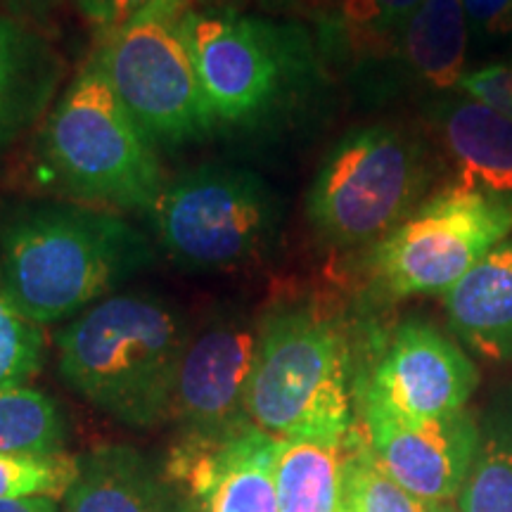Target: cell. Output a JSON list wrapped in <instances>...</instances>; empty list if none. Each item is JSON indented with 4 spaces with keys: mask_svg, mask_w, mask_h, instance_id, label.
<instances>
[{
    "mask_svg": "<svg viewBox=\"0 0 512 512\" xmlns=\"http://www.w3.org/2000/svg\"><path fill=\"white\" fill-rule=\"evenodd\" d=\"M339 512H347V510H342V508H339Z\"/></svg>",
    "mask_w": 512,
    "mask_h": 512,
    "instance_id": "e575fe53",
    "label": "cell"
},
{
    "mask_svg": "<svg viewBox=\"0 0 512 512\" xmlns=\"http://www.w3.org/2000/svg\"><path fill=\"white\" fill-rule=\"evenodd\" d=\"M31 176L43 190L114 211H150L166 183L157 145L93 60L38 128Z\"/></svg>",
    "mask_w": 512,
    "mask_h": 512,
    "instance_id": "277c9868",
    "label": "cell"
},
{
    "mask_svg": "<svg viewBox=\"0 0 512 512\" xmlns=\"http://www.w3.org/2000/svg\"><path fill=\"white\" fill-rule=\"evenodd\" d=\"M0 512H57L53 498H24V501H0Z\"/></svg>",
    "mask_w": 512,
    "mask_h": 512,
    "instance_id": "4dcf8cb0",
    "label": "cell"
},
{
    "mask_svg": "<svg viewBox=\"0 0 512 512\" xmlns=\"http://www.w3.org/2000/svg\"><path fill=\"white\" fill-rule=\"evenodd\" d=\"M12 12V17H41L53 8L57 0H0Z\"/></svg>",
    "mask_w": 512,
    "mask_h": 512,
    "instance_id": "f546056e",
    "label": "cell"
},
{
    "mask_svg": "<svg viewBox=\"0 0 512 512\" xmlns=\"http://www.w3.org/2000/svg\"><path fill=\"white\" fill-rule=\"evenodd\" d=\"M349 434L337 441L278 439L275 486L280 512H339Z\"/></svg>",
    "mask_w": 512,
    "mask_h": 512,
    "instance_id": "d6986e66",
    "label": "cell"
},
{
    "mask_svg": "<svg viewBox=\"0 0 512 512\" xmlns=\"http://www.w3.org/2000/svg\"><path fill=\"white\" fill-rule=\"evenodd\" d=\"M467 22L463 0H422L408 19L394 57L422 86L434 91L458 88L465 74Z\"/></svg>",
    "mask_w": 512,
    "mask_h": 512,
    "instance_id": "ac0fdd59",
    "label": "cell"
},
{
    "mask_svg": "<svg viewBox=\"0 0 512 512\" xmlns=\"http://www.w3.org/2000/svg\"><path fill=\"white\" fill-rule=\"evenodd\" d=\"M249 0H192V8L202 12H245Z\"/></svg>",
    "mask_w": 512,
    "mask_h": 512,
    "instance_id": "1f68e13d",
    "label": "cell"
},
{
    "mask_svg": "<svg viewBox=\"0 0 512 512\" xmlns=\"http://www.w3.org/2000/svg\"><path fill=\"white\" fill-rule=\"evenodd\" d=\"M181 29L216 131H273L323 83V50L297 19L190 8Z\"/></svg>",
    "mask_w": 512,
    "mask_h": 512,
    "instance_id": "7a4b0ae2",
    "label": "cell"
},
{
    "mask_svg": "<svg viewBox=\"0 0 512 512\" xmlns=\"http://www.w3.org/2000/svg\"><path fill=\"white\" fill-rule=\"evenodd\" d=\"M256 349L259 323L240 318L219 320L190 339L171 408L185 439H223L252 422L247 394Z\"/></svg>",
    "mask_w": 512,
    "mask_h": 512,
    "instance_id": "8fae6325",
    "label": "cell"
},
{
    "mask_svg": "<svg viewBox=\"0 0 512 512\" xmlns=\"http://www.w3.org/2000/svg\"><path fill=\"white\" fill-rule=\"evenodd\" d=\"M430 181V152L413 131L392 124L351 128L313 176L306 219L332 249L375 245L425 202Z\"/></svg>",
    "mask_w": 512,
    "mask_h": 512,
    "instance_id": "8992f818",
    "label": "cell"
},
{
    "mask_svg": "<svg viewBox=\"0 0 512 512\" xmlns=\"http://www.w3.org/2000/svg\"><path fill=\"white\" fill-rule=\"evenodd\" d=\"M147 214L171 259L200 271H226L252 264L273 247L283 200L252 169L202 164L166 178Z\"/></svg>",
    "mask_w": 512,
    "mask_h": 512,
    "instance_id": "52a82bcc",
    "label": "cell"
},
{
    "mask_svg": "<svg viewBox=\"0 0 512 512\" xmlns=\"http://www.w3.org/2000/svg\"><path fill=\"white\" fill-rule=\"evenodd\" d=\"M479 373L458 344L432 325L411 320L396 328L361 387L363 418L432 420L465 411Z\"/></svg>",
    "mask_w": 512,
    "mask_h": 512,
    "instance_id": "30bf717a",
    "label": "cell"
},
{
    "mask_svg": "<svg viewBox=\"0 0 512 512\" xmlns=\"http://www.w3.org/2000/svg\"><path fill=\"white\" fill-rule=\"evenodd\" d=\"M458 88L467 98L512 119V60L491 62L475 72H465Z\"/></svg>",
    "mask_w": 512,
    "mask_h": 512,
    "instance_id": "4316f807",
    "label": "cell"
},
{
    "mask_svg": "<svg viewBox=\"0 0 512 512\" xmlns=\"http://www.w3.org/2000/svg\"><path fill=\"white\" fill-rule=\"evenodd\" d=\"M64 64L19 17H0V155L43 124L55 105Z\"/></svg>",
    "mask_w": 512,
    "mask_h": 512,
    "instance_id": "5bb4252c",
    "label": "cell"
},
{
    "mask_svg": "<svg viewBox=\"0 0 512 512\" xmlns=\"http://www.w3.org/2000/svg\"><path fill=\"white\" fill-rule=\"evenodd\" d=\"M278 439L249 425L223 439H185L171 477L190 512H280L275 486Z\"/></svg>",
    "mask_w": 512,
    "mask_h": 512,
    "instance_id": "7c38bea8",
    "label": "cell"
},
{
    "mask_svg": "<svg viewBox=\"0 0 512 512\" xmlns=\"http://www.w3.org/2000/svg\"><path fill=\"white\" fill-rule=\"evenodd\" d=\"M427 512H460V510H453V508H448V505L439 503V505H430V510Z\"/></svg>",
    "mask_w": 512,
    "mask_h": 512,
    "instance_id": "d6a6232c",
    "label": "cell"
},
{
    "mask_svg": "<svg viewBox=\"0 0 512 512\" xmlns=\"http://www.w3.org/2000/svg\"><path fill=\"white\" fill-rule=\"evenodd\" d=\"M188 328L174 306L145 292L102 299L57 335L62 380L98 411L131 427L171 418Z\"/></svg>",
    "mask_w": 512,
    "mask_h": 512,
    "instance_id": "3957f363",
    "label": "cell"
},
{
    "mask_svg": "<svg viewBox=\"0 0 512 512\" xmlns=\"http://www.w3.org/2000/svg\"><path fill=\"white\" fill-rule=\"evenodd\" d=\"M337 3V0H325V5H323V12H320V15H325V12H328L330 8H332V5H335ZM318 15V17H320Z\"/></svg>",
    "mask_w": 512,
    "mask_h": 512,
    "instance_id": "836d02e7",
    "label": "cell"
},
{
    "mask_svg": "<svg viewBox=\"0 0 512 512\" xmlns=\"http://www.w3.org/2000/svg\"><path fill=\"white\" fill-rule=\"evenodd\" d=\"M510 233V202L453 183L375 242L370 271L392 299L446 294Z\"/></svg>",
    "mask_w": 512,
    "mask_h": 512,
    "instance_id": "ba28073f",
    "label": "cell"
},
{
    "mask_svg": "<svg viewBox=\"0 0 512 512\" xmlns=\"http://www.w3.org/2000/svg\"><path fill=\"white\" fill-rule=\"evenodd\" d=\"M183 15H150L100 36L91 57L145 136L164 147L200 143L216 131L181 29Z\"/></svg>",
    "mask_w": 512,
    "mask_h": 512,
    "instance_id": "9c48e42d",
    "label": "cell"
},
{
    "mask_svg": "<svg viewBox=\"0 0 512 512\" xmlns=\"http://www.w3.org/2000/svg\"><path fill=\"white\" fill-rule=\"evenodd\" d=\"M458 496L460 512H512V434L482 441Z\"/></svg>",
    "mask_w": 512,
    "mask_h": 512,
    "instance_id": "d4e9b609",
    "label": "cell"
},
{
    "mask_svg": "<svg viewBox=\"0 0 512 512\" xmlns=\"http://www.w3.org/2000/svg\"><path fill=\"white\" fill-rule=\"evenodd\" d=\"M76 8L100 36H107L150 15H183L192 0H76Z\"/></svg>",
    "mask_w": 512,
    "mask_h": 512,
    "instance_id": "484cf974",
    "label": "cell"
},
{
    "mask_svg": "<svg viewBox=\"0 0 512 512\" xmlns=\"http://www.w3.org/2000/svg\"><path fill=\"white\" fill-rule=\"evenodd\" d=\"M67 439V422L60 406L38 389H0V453L60 456Z\"/></svg>",
    "mask_w": 512,
    "mask_h": 512,
    "instance_id": "44dd1931",
    "label": "cell"
},
{
    "mask_svg": "<svg viewBox=\"0 0 512 512\" xmlns=\"http://www.w3.org/2000/svg\"><path fill=\"white\" fill-rule=\"evenodd\" d=\"M342 510L347 512H427L430 503L408 494L377 463L368 434L356 427L349 434V453L344 463Z\"/></svg>",
    "mask_w": 512,
    "mask_h": 512,
    "instance_id": "7402d4cb",
    "label": "cell"
},
{
    "mask_svg": "<svg viewBox=\"0 0 512 512\" xmlns=\"http://www.w3.org/2000/svg\"><path fill=\"white\" fill-rule=\"evenodd\" d=\"M422 0H337L320 15L318 46L323 55L380 60L396 53L408 19Z\"/></svg>",
    "mask_w": 512,
    "mask_h": 512,
    "instance_id": "ffe728a7",
    "label": "cell"
},
{
    "mask_svg": "<svg viewBox=\"0 0 512 512\" xmlns=\"http://www.w3.org/2000/svg\"><path fill=\"white\" fill-rule=\"evenodd\" d=\"M43 328L27 318L0 275V389L22 387L43 366Z\"/></svg>",
    "mask_w": 512,
    "mask_h": 512,
    "instance_id": "cb8c5ba5",
    "label": "cell"
},
{
    "mask_svg": "<svg viewBox=\"0 0 512 512\" xmlns=\"http://www.w3.org/2000/svg\"><path fill=\"white\" fill-rule=\"evenodd\" d=\"M349 344L316 304H280L259 320L247 394L252 425L275 439H344L351 420Z\"/></svg>",
    "mask_w": 512,
    "mask_h": 512,
    "instance_id": "5b68a950",
    "label": "cell"
},
{
    "mask_svg": "<svg viewBox=\"0 0 512 512\" xmlns=\"http://www.w3.org/2000/svg\"><path fill=\"white\" fill-rule=\"evenodd\" d=\"M432 126L456 169V185L512 204V119L458 95L439 102Z\"/></svg>",
    "mask_w": 512,
    "mask_h": 512,
    "instance_id": "9a60e30c",
    "label": "cell"
},
{
    "mask_svg": "<svg viewBox=\"0 0 512 512\" xmlns=\"http://www.w3.org/2000/svg\"><path fill=\"white\" fill-rule=\"evenodd\" d=\"M377 463L422 503L460 494L482 448L475 418L460 411L432 420L363 418Z\"/></svg>",
    "mask_w": 512,
    "mask_h": 512,
    "instance_id": "4fadbf2b",
    "label": "cell"
},
{
    "mask_svg": "<svg viewBox=\"0 0 512 512\" xmlns=\"http://www.w3.org/2000/svg\"><path fill=\"white\" fill-rule=\"evenodd\" d=\"M448 323L479 356L512 363V238L489 249L444 294Z\"/></svg>",
    "mask_w": 512,
    "mask_h": 512,
    "instance_id": "2e32d148",
    "label": "cell"
},
{
    "mask_svg": "<svg viewBox=\"0 0 512 512\" xmlns=\"http://www.w3.org/2000/svg\"><path fill=\"white\" fill-rule=\"evenodd\" d=\"M64 512H190V505L138 451L107 446L81 460Z\"/></svg>",
    "mask_w": 512,
    "mask_h": 512,
    "instance_id": "e0dca14e",
    "label": "cell"
},
{
    "mask_svg": "<svg viewBox=\"0 0 512 512\" xmlns=\"http://www.w3.org/2000/svg\"><path fill=\"white\" fill-rule=\"evenodd\" d=\"M155 259L150 238L114 209L31 202L0 214V275L41 328L81 316Z\"/></svg>",
    "mask_w": 512,
    "mask_h": 512,
    "instance_id": "6da1fadb",
    "label": "cell"
},
{
    "mask_svg": "<svg viewBox=\"0 0 512 512\" xmlns=\"http://www.w3.org/2000/svg\"><path fill=\"white\" fill-rule=\"evenodd\" d=\"M470 27L484 38L512 36V0H463Z\"/></svg>",
    "mask_w": 512,
    "mask_h": 512,
    "instance_id": "83f0119b",
    "label": "cell"
},
{
    "mask_svg": "<svg viewBox=\"0 0 512 512\" xmlns=\"http://www.w3.org/2000/svg\"><path fill=\"white\" fill-rule=\"evenodd\" d=\"M261 12L271 17H287L290 19L292 15H320L323 12L325 0H256Z\"/></svg>",
    "mask_w": 512,
    "mask_h": 512,
    "instance_id": "f1b7e54d",
    "label": "cell"
},
{
    "mask_svg": "<svg viewBox=\"0 0 512 512\" xmlns=\"http://www.w3.org/2000/svg\"><path fill=\"white\" fill-rule=\"evenodd\" d=\"M81 472V460L60 456H22L0 453V501L53 498L69 494Z\"/></svg>",
    "mask_w": 512,
    "mask_h": 512,
    "instance_id": "603a6c76",
    "label": "cell"
}]
</instances>
